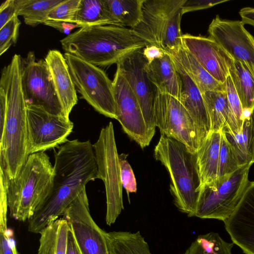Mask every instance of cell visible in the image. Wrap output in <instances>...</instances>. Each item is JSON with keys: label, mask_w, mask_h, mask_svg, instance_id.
<instances>
[{"label": "cell", "mask_w": 254, "mask_h": 254, "mask_svg": "<svg viewBox=\"0 0 254 254\" xmlns=\"http://www.w3.org/2000/svg\"><path fill=\"white\" fill-rule=\"evenodd\" d=\"M54 175L50 192L42 206L28 220V230L40 232L62 215L66 208L97 179L98 168L93 144L89 140H67L55 155Z\"/></svg>", "instance_id": "obj_1"}, {"label": "cell", "mask_w": 254, "mask_h": 254, "mask_svg": "<svg viewBox=\"0 0 254 254\" xmlns=\"http://www.w3.org/2000/svg\"><path fill=\"white\" fill-rule=\"evenodd\" d=\"M21 59L15 54L2 70L0 85L6 95V113L0 134V160L5 166L9 179L14 178L27 160V105L22 84Z\"/></svg>", "instance_id": "obj_2"}, {"label": "cell", "mask_w": 254, "mask_h": 254, "mask_svg": "<svg viewBox=\"0 0 254 254\" xmlns=\"http://www.w3.org/2000/svg\"><path fill=\"white\" fill-rule=\"evenodd\" d=\"M60 42L65 53L103 67L149 45L132 29L113 25L82 27Z\"/></svg>", "instance_id": "obj_3"}, {"label": "cell", "mask_w": 254, "mask_h": 254, "mask_svg": "<svg viewBox=\"0 0 254 254\" xmlns=\"http://www.w3.org/2000/svg\"><path fill=\"white\" fill-rule=\"evenodd\" d=\"M54 175V166L44 152L30 154L17 175L8 178L6 192L10 216L29 220L48 196Z\"/></svg>", "instance_id": "obj_4"}, {"label": "cell", "mask_w": 254, "mask_h": 254, "mask_svg": "<svg viewBox=\"0 0 254 254\" xmlns=\"http://www.w3.org/2000/svg\"><path fill=\"white\" fill-rule=\"evenodd\" d=\"M154 157L170 175V191L174 204L181 212L193 217L200 186L195 153L181 142L161 135Z\"/></svg>", "instance_id": "obj_5"}, {"label": "cell", "mask_w": 254, "mask_h": 254, "mask_svg": "<svg viewBox=\"0 0 254 254\" xmlns=\"http://www.w3.org/2000/svg\"><path fill=\"white\" fill-rule=\"evenodd\" d=\"M186 0H144L139 23L132 29L151 45L172 54L182 46L181 21Z\"/></svg>", "instance_id": "obj_6"}, {"label": "cell", "mask_w": 254, "mask_h": 254, "mask_svg": "<svg viewBox=\"0 0 254 254\" xmlns=\"http://www.w3.org/2000/svg\"><path fill=\"white\" fill-rule=\"evenodd\" d=\"M251 166H243L219 182L201 186L194 216L223 222L228 218L249 184Z\"/></svg>", "instance_id": "obj_7"}, {"label": "cell", "mask_w": 254, "mask_h": 254, "mask_svg": "<svg viewBox=\"0 0 254 254\" xmlns=\"http://www.w3.org/2000/svg\"><path fill=\"white\" fill-rule=\"evenodd\" d=\"M93 146L98 168L97 179L102 180L105 187L106 222L111 226L124 209L119 154L112 122L102 128Z\"/></svg>", "instance_id": "obj_8"}, {"label": "cell", "mask_w": 254, "mask_h": 254, "mask_svg": "<svg viewBox=\"0 0 254 254\" xmlns=\"http://www.w3.org/2000/svg\"><path fill=\"white\" fill-rule=\"evenodd\" d=\"M64 56L82 98L100 114L117 119L113 81L98 66L69 53Z\"/></svg>", "instance_id": "obj_9"}, {"label": "cell", "mask_w": 254, "mask_h": 254, "mask_svg": "<svg viewBox=\"0 0 254 254\" xmlns=\"http://www.w3.org/2000/svg\"><path fill=\"white\" fill-rule=\"evenodd\" d=\"M21 77L26 105L40 107L51 114L66 117L45 60L37 61L34 53L30 51L21 59Z\"/></svg>", "instance_id": "obj_10"}, {"label": "cell", "mask_w": 254, "mask_h": 254, "mask_svg": "<svg viewBox=\"0 0 254 254\" xmlns=\"http://www.w3.org/2000/svg\"><path fill=\"white\" fill-rule=\"evenodd\" d=\"M154 118L161 135L181 142L196 153L198 147L195 125L178 99L156 88Z\"/></svg>", "instance_id": "obj_11"}, {"label": "cell", "mask_w": 254, "mask_h": 254, "mask_svg": "<svg viewBox=\"0 0 254 254\" xmlns=\"http://www.w3.org/2000/svg\"><path fill=\"white\" fill-rule=\"evenodd\" d=\"M27 122L28 155L64 143L73 127L69 118L33 105H27Z\"/></svg>", "instance_id": "obj_12"}, {"label": "cell", "mask_w": 254, "mask_h": 254, "mask_svg": "<svg viewBox=\"0 0 254 254\" xmlns=\"http://www.w3.org/2000/svg\"><path fill=\"white\" fill-rule=\"evenodd\" d=\"M74 235L81 254H109L106 232L93 219L84 189L63 213Z\"/></svg>", "instance_id": "obj_13"}, {"label": "cell", "mask_w": 254, "mask_h": 254, "mask_svg": "<svg viewBox=\"0 0 254 254\" xmlns=\"http://www.w3.org/2000/svg\"><path fill=\"white\" fill-rule=\"evenodd\" d=\"M117 119L126 134L142 148L152 137L146 125L139 102L118 64L113 80Z\"/></svg>", "instance_id": "obj_14"}, {"label": "cell", "mask_w": 254, "mask_h": 254, "mask_svg": "<svg viewBox=\"0 0 254 254\" xmlns=\"http://www.w3.org/2000/svg\"><path fill=\"white\" fill-rule=\"evenodd\" d=\"M142 49L133 52L118 64L137 98L151 137L155 132L154 102L156 88L150 80L147 70L148 62Z\"/></svg>", "instance_id": "obj_15"}, {"label": "cell", "mask_w": 254, "mask_h": 254, "mask_svg": "<svg viewBox=\"0 0 254 254\" xmlns=\"http://www.w3.org/2000/svg\"><path fill=\"white\" fill-rule=\"evenodd\" d=\"M209 37L235 61L246 64L254 76V37L242 21L221 19L217 15L209 24Z\"/></svg>", "instance_id": "obj_16"}, {"label": "cell", "mask_w": 254, "mask_h": 254, "mask_svg": "<svg viewBox=\"0 0 254 254\" xmlns=\"http://www.w3.org/2000/svg\"><path fill=\"white\" fill-rule=\"evenodd\" d=\"M182 42L183 46L209 74L221 84H226L232 59L216 42L209 37L190 34H183Z\"/></svg>", "instance_id": "obj_17"}, {"label": "cell", "mask_w": 254, "mask_h": 254, "mask_svg": "<svg viewBox=\"0 0 254 254\" xmlns=\"http://www.w3.org/2000/svg\"><path fill=\"white\" fill-rule=\"evenodd\" d=\"M233 243L254 254V181L250 182L234 211L224 222Z\"/></svg>", "instance_id": "obj_18"}, {"label": "cell", "mask_w": 254, "mask_h": 254, "mask_svg": "<svg viewBox=\"0 0 254 254\" xmlns=\"http://www.w3.org/2000/svg\"><path fill=\"white\" fill-rule=\"evenodd\" d=\"M171 57L182 81V93L179 100L194 122L199 148L210 133L209 119L204 101L197 86L183 69L179 62Z\"/></svg>", "instance_id": "obj_19"}, {"label": "cell", "mask_w": 254, "mask_h": 254, "mask_svg": "<svg viewBox=\"0 0 254 254\" xmlns=\"http://www.w3.org/2000/svg\"><path fill=\"white\" fill-rule=\"evenodd\" d=\"M45 61L64 115L69 118V114L78 99L66 60L61 52L51 50L47 54Z\"/></svg>", "instance_id": "obj_20"}, {"label": "cell", "mask_w": 254, "mask_h": 254, "mask_svg": "<svg viewBox=\"0 0 254 254\" xmlns=\"http://www.w3.org/2000/svg\"><path fill=\"white\" fill-rule=\"evenodd\" d=\"M147 70L150 80L157 89L180 99L182 81L169 54L166 53L163 57L148 64Z\"/></svg>", "instance_id": "obj_21"}, {"label": "cell", "mask_w": 254, "mask_h": 254, "mask_svg": "<svg viewBox=\"0 0 254 254\" xmlns=\"http://www.w3.org/2000/svg\"><path fill=\"white\" fill-rule=\"evenodd\" d=\"M222 132V130L210 132L195 153L200 187L215 183L217 180Z\"/></svg>", "instance_id": "obj_22"}, {"label": "cell", "mask_w": 254, "mask_h": 254, "mask_svg": "<svg viewBox=\"0 0 254 254\" xmlns=\"http://www.w3.org/2000/svg\"><path fill=\"white\" fill-rule=\"evenodd\" d=\"M170 55L179 62L201 93L211 91L226 90V84H221L216 80L183 45L176 53Z\"/></svg>", "instance_id": "obj_23"}, {"label": "cell", "mask_w": 254, "mask_h": 254, "mask_svg": "<svg viewBox=\"0 0 254 254\" xmlns=\"http://www.w3.org/2000/svg\"><path fill=\"white\" fill-rule=\"evenodd\" d=\"M210 126V132L225 130L232 131V116L226 90L211 91L202 93Z\"/></svg>", "instance_id": "obj_24"}, {"label": "cell", "mask_w": 254, "mask_h": 254, "mask_svg": "<svg viewBox=\"0 0 254 254\" xmlns=\"http://www.w3.org/2000/svg\"><path fill=\"white\" fill-rule=\"evenodd\" d=\"M224 131L240 166L252 165L254 163V125L252 117L243 121L241 131Z\"/></svg>", "instance_id": "obj_25"}, {"label": "cell", "mask_w": 254, "mask_h": 254, "mask_svg": "<svg viewBox=\"0 0 254 254\" xmlns=\"http://www.w3.org/2000/svg\"><path fill=\"white\" fill-rule=\"evenodd\" d=\"M69 225L64 218L58 219L39 233L38 254H66Z\"/></svg>", "instance_id": "obj_26"}, {"label": "cell", "mask_w": 254, "mask_h": 254, "mask_svg": "<svg viewBox=\"0 0 254 254\" xmlns=\"http://www.w3.org/2000/svg\"><path fill=\"white\" fill-rule=\"evenodd\" d=\"M106 238L109 254H151L140 231L106 232Z\"/></svg>", "instance_id": "obj_27"}, {"label": "cell", "mask_w": 254, "mask_h": 254, "mask_svg": "<svg viewBox=\"0 0 254 254\" xmlns=\"http://www.w3.org/2000/svg\"><path fill=\"white\" fill-rule=\"evenodd\" d=\"M229 74L243 109H254V76L245 63L233 59Z\"/></svg>", "instance_id": "obj_28"}, {"label": "cell", "mask_w": 254, "mask_h": 254, "mask_svg": "<svg viewBox=\"0 0 254 254\" xmlns=\"http://www.w3.org/2000/svg\"><path fill=\"white\" fill-rule=\"evenodd\" d=\"M144 0H104L118 26L133 29L140 22Z\"/></svg>", "instance_id": "obj_29"}, {"label": "cell", "mask_w": 254, "mask_h": 254, "mask_svg": "<svg viewBox=\"0 0 254 254\" xmlns=\"http://www.w3.org/2000/svg\"><path fill=\"white\" fill-rule=\"evenodd\" d=\"M74 23L79 27L106 25H117L104 0H80Z\"/></svg>", "instance_id": "obj_30"}, {"label": "cell", "mask_w": 254, "mask_h": 254, "mask_svg": "<svg viewBox=\"0 0 254 254\" xmlns=\"http://www.w3.org/2000/svg\"><path fill=\"white\" fill-rule=\"evenodd\" d=\"M64 0H15L17 16H22L26 24L36 26L48 20V14Z\"/></svg>", "instance_id": "obj_31"}, {"label": "cell", "mask_w": 254, "mask_h": 254, "mask_svg": "<svg viewBox=\"0 0 254 254\" xmlns=\"http://www.w3.org/2000/svg\"><path fill=\"white\" fill-rule=\"evenodd\" d=\"M233 243L224 241L218 233L200 235L184 254H232Z\"/></svg>", "instance_id": "obj_32"}, {"label": "cell", "mask_w": 254, "mask_h": 254, "mask_svg": "<svg viewBox=\"0 0 254 254\" xmlns=\"http://www.w3.org/2000/svg\"><path fill=\"white\" fill-rule=\"evenodd\" d=\"M241 167L223 130L219 159L218 177L216 182H219L231 176Z\"/></svg>", "instance_id": "obj_33"}, {"label": "cell", "mask_w": 254, "mask_h": 254, "mask_svg": "<svg viewBox=\"0 0 254 254\" xmlns=\"http://www.w3.org/2000/svg\"><path fill=\"white\" fill-rule=\"evenodd\" d=\"M226 89L233 124V130L229 132L237 133L241 131L243 127V122L242 121L243 108L230 75L226 80Z\"/></svg>", "instance_id": "obj_34"}, {"label": "cell", "mask_w": 254, "mask_h": 254, "mask_svg": "<svg viewBox=\"0 0 254 254\" xmlns=\"http://www.w3.org/2000/svg\"><path fill=\"white\" fill-rule=\"evenodd\" d=\"M80 0H64L53 8L48 14V20L74 23Z\"/></svg>", "instance_id": "obj_35"}, {"label": "cell", "mask_w": 254, "mask_h": 254, "mask_svg": "<svg viewBox=\"0 0 254 254\" xmlns=\"http://www.w3.org/2000/svg\"><path fill=\"white\" fill-rule=\"evenodd\" d=\"M21 22L15 15L2 28H0V55L1 56L16 43Z\"/></svg>", "instance_id": "obj_36"}, {"label": "cell", "mask_w": 254, "mask_h": 254, "mask_svg": "<svg viewBox=\"0 0 254 254\" xmlns=\"http://www.w3.org/2000/svg\"><path fill=\"white\" fill-rule=\"evenodd\" d=\"M0 254H18L14 240L10 238L7 229L6 204L0 205Z\"/></svg>", "instance_id": "obj_37"}, {"label": "cell", "mask_w": 254, "mask_h": 254, "mask_svg": "<svg viewBox=\"0 0 254 254\" xmlns=\"http://www.w3.org/2000/svg\"><path fill=\"white\" fill-rule=\"evenodd\" d=\"M128 155L124 153L119 155L121 180L123 188L129 193L136 192L137 190L136 179L130 165L127 160Z\"/></svg>", "instance_id": "obj_38"}, {"label": "cell", "mask_w": 254, "mask_h": 254, "mask_svg": "<svg viewBox=\"0 0 254 254\" xmlns=\"http://www.w3.org/2000/svg\"><path fill=\"white\" fill-rule=\"evenodd\" d=\"M228 0H186L182 6L183 14L196 10L206 9L221 4Z\"/></svg>", "instance_id": "obj_39"}, {"label": "cell", "mask_w": 254, "mask_h": 254, "mask_svg": "<svg viewBox=\"0 0 254 254\" xmlns=\"http://www.w3.org/2000/svg\"><path fill=\"white\" fill-rule=\"evenodd\" d=\"M15 0H6L0 7V28H2L16 14Z\"/></svg>", "instance_id": "obj_40"}, {"label": "cell", "mask_w": 254, "mask_h": 254, "mask_svg": "<svg viewBox=\"0 0 254 254\" xmlns=\"http://www.w3.org/2000/svg\"><path fill=\"white\" fill-rule=\"evenodd\" d=\"M44 25L53 27L61 33L69 35L70 32L76 27H79L76 23H67L62 21L48 20L44 23Z\"/></svg>", "instance_id": "obj_41"}, {"label": "cell", "mask_w": 254, "mask_h": 254, "mask_svg": "<svg viewBox=\"0 0 254 254\" xmlns=\"http://www.w3.org/2000/svg\"><path fill=\"white\" fill-rule=\"evenodd\" d=\"M142 52L148 64L152 62L154 60L163 57L166 53L157 46L151 45L144 47L143 49Z\"/></svg>", "instance_id": "obj_42"}, {"label": "cell", "mask_w": 254, "mask_h": 254, "mask_svg": "<svg viewBox=\"0 0 254 254\" xmlns=\"http://www.w3.org/2000/svg\"><path fill=\"white\" fill-rule=\"evenodd\" d=\"M6 113V95L4 88L0 85V134L2 133Z\"/></svg>", "instance_id": "obj_43"}, {"label": "cell", "mask_w": 254, "mask_h": 254, "mask_svg": "<svg viewBox=\"0 0 254 254\" xmlns=\"http://www.w3.org/2000/svg\"><path fill=\"white\" fill-rule=\"evenodd\" d=\"M239 14L244 24L254 26V7H244L240 10Z\"/></svg>", "instance_id": "obj_44"}, {"label": "cell", "mask_w": 254, "mask_h": 254, "mask_svg": "<svg viewBox=\"0 0 254 254\" xmlns=\"http://www.w3.org/2000/svg\"><path fill=\"white\" fill-rule=\"evenodd\" d=\"M66 254H81L70 226L68 233Z\"/></svg>", "instance_id": "obj_45"}, {"label": "cell", "mask_w": 254, "mask_h": 254, "mask_svg": "<svg viewBox=\"0 0 254 254\" xmlns=\"http://www.w3.org/2000/svg\"><path fill=\"white\" fill-rule=\"evenodd\" d=\"M252 118L253 122V123L254 125V109L253 112L252 114Z\"/></svg>", "instance_id": "obj_46"}]
</instances>
